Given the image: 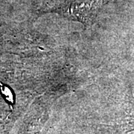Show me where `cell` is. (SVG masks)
Segmentation results:
<instances>
[{"label": "cell", "mask_w": 134, "mask_h": 134, "mask_svg": "<svg viewBox=\"0 0 134 134\" xmlns=\"http://www.w3.org/2000/svg\"><path fill=\"white\" fill-rule=\"evenodd\" d=\"M98 4L95 0H77L63 7L61 11L72 19L86 23L95 17Z\"/></svg>", "instance_id": "cell-1"}, {"label": "cell", "mask_w": 134, "mask_h": 134, "mask_svg": "<svg viewBox=\"0 0 134 134\" xmlns=\"http://www.w3.org/2000/svg\"><path fill=\"white\" fill-rule=\"evenodd\" d=\"M0 93L5 100L10 106H13L15 103L14 95L13 91L8 86H5L0 83Z\"/></svg>", "instance_id": "cell-2"}]
</instances>
